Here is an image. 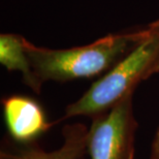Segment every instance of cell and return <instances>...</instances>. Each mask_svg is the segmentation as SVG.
Instances as JSON below:
<instances>
[{"label": "cell", "instance_id": "1", "mask_svg": "<svg viewBox=\"0 0 159 159\" xmlns=\"http://www.w3.org/2000/svg\"><path fill=\"white\" fill-rule=\"evenodd\" d=\"M147 34V25L125 32L109 33L84 46L50 49L25 39L33 72L43 86L101 77L126 56Z\"/></svg>", "mask_w": 159, "mask_h": 159}, {"label": "cell", "instance_id": "2", "mask_svg": "<svg viewBox=\"0 0 159 159\" xmlns=\"http://www.w3.org/2000/svg\"><path fill=\"white\" fill-rule=\"evenodd\" d=\"M158 72L159 19L147 24V34L141 43L66 107L63 119L100 115L124 97L132 95L142 82Z\"/></svg>", "mask_w": 159, "mask_h": 159}, {"label": "cell", "instance_id": "3", "mask_svg": "<svg viewBox=\"0 0 159 159\" xmlns=\"http://www.w3.org/2000/svg\"><path fill=\"white\" fill-rule=\"evenodd\" d=\"M133 94L124 97L109 111L92 118L87 151L91 159H134L138 121Z\"/></svg>", "mask_w": 159, "mask_h": 159}, {"label": "cell", "instance_id": "4", "mask_svg": "<svg viewBox=\"0 0 159 159\" xmlns=\"http://www.w3.org/2000/svg\"><path fill=\"white\" fill-rule=\"evenodd\" d=\"M3 117L9 135L16 142L27 144L48 131L53 124L43 107L24 95H11L2 100Z\"/></svg>", "mask_w": 159, "mask_h": 159}, {"label": "cell", "instance_id": "5", "mask_svg": "<svg viewBox=\"0 0 159 159\" xmlns=\"http://www.w3.org/2000/svg\"><path fill=\"white\" fill-rule=\"evenodd\" d=\"M88 130L84 124H67L62 129V145L56 150L27 148L14 152L1 151L0 159H81L87 151Z\"/></svg>", "mask_w": 159, "mask_h": 159}, {"label": "cell", "instance_id": "6", "mask_svg": "<svg viewBox=\"0 0 159 159\" xmlns=\"http://www.w3.org/2000/svg\"><path fill=\"white\" fill-rule=\"evenodd\" d=\"M0 63L8 71L20 72L24 84L35 93H40L43 86L33 72L24 36L16 33L0 34Z\"/></svg>", "mask_w": 159, "mask_h": 159}, {"label": "cell", "instance_id": "7", "mask_svg": "<svg viewBox=\"0 0 159 159\" xmlns=\"http://www.w3.org/2000/svg\"><path fill=\"white\" fill-rule=\"evenodd\" d=\"M150 159H159V126L155 132L153 141H152Z\"/></svg>", "mask_w": 159, "mask_h": 159}]
</instances>
